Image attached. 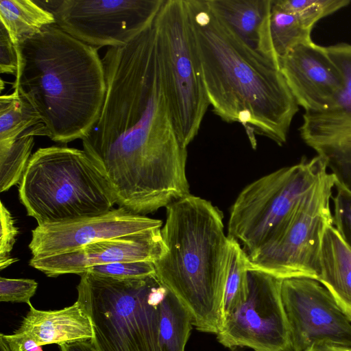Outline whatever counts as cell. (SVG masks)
Instances as JSON below:
<instances>
[{
  "label": "cell",
  "mask_w": 351,
  "mask_h": 351,
  "mask_svg": "<svg viewBox=\"0 0 351 351\" xmlns=\"http://www.w3.org/2000/svg\"><path fill=\"white\" fill-rule=\"evenodd\" d=\"M210 105L228 123H240L254 149L255 134L280 146L299 106L279 62L243 41L207 0H184Z\"/></svg>",
  "instance_id": "cell-1"
},
{
  "label": "cell",
  "mask_w": 351,
  "mask_h": 351,
  "mask_svg": "<svg viewBox=\"0 0 351 351\" xmlns=\"http://www.w3.org/2000/svg\"><path fill=\"white\" fill-rule=\"evenodd\" d=\"M12 88L35 109L43 136L57 143L82 139L97 122L106 81L98 49L46 26L16 45Z\"/></svg>",
  "instance_id": "cell-2"
},
{
  "label": "cell",
  "mask_w": 351,
  "mask_h": 351,
  "mask_svg": "<svg viewBox=\"0 0 351 351\" xmlns=\"http://www.w3.org/2000/svg\"><path fill=\"white\" fill-rule=\"evenodd\" d=\"M165 252L156 276L189 312L199 331L217 335L230 256L223 216L210 202L189 194L166 207Z\"/></svg>",
  "instance_id": "cell-3"
},
{
  "label": "cell",
  "mask_w": 351,
  "mask_h": 351,
  "mask_svg": "<svg viewBox=\"0 0 351 351\" xmlns=\"http://www.w3.org/2000/svg\"><path fill=\"white\" fill-rule=\"evenodd\" d=\"M19 197L38 225L104 214L117 204L91 157L65 146L41 147L31 156Z\"/></svg>",
  "instance_id": "cell-4"
},
{
  "label": "cell",
  "mask_w": 351,
  "mask_h": 351,
  "mask_svg": "<svg viewBox=\"0 0 351 351\" xmlns=\"http://www.w3.org/2000/svg\"><path fill=\"white\" fill-rule=\"evenodd\" d=\"M77 300L90 316L97 351H160V303L167 291L156 275L120 279L82 273Z\"/></svg>",
  "instance_id": "cell-5"
},
{
  "label": "cell",
  "mask_w": 351,
  "mask_h": 351,
  "mask_svg": "<svg viewBox=\"0 0 351 351\" xmlns=\"http://www.w3.org/2000/svg\"><path fill=\"white\" fill-rule=\"evenodd\" d=\"M155 48L171 118L185 147L210 106L184 0H164L154 21Z\"/></svg>",
  "instance_id": "cell-6"
},
{
  "label": "cell",
  "mask_w": 351,
  "mask_h": 351,
  "mask_svg": "<svg viewBox=\"0 0 351 351\" xmlns=\"http://www.w3.org/2000/svg\"><path fill=\"white\" fill-rule=\"evenodd\" d=\"M319 155L303 158L247 185L230 209L228 237L243 245L247 255L265 244L300 199L327 173Z\"/></svg>",
  "instance_id": "cell-7"
},
{
  "label": "cell",
  "mask_w": 351,
  "mask_h": 351,
  "mask_svg": "<svg viewBox=\"0 0 351 351\" xmlns=\"http://www.w3.org/2000/svg\"><path fill=\"white\" fill-rule=\"evenodd\" d=\"M336 179L325 173L298 202L271 238L248 255L250 269L279 279H319L324 232L333 225L330 206Z\"/></svg>",
  "instance_id": "cell-8"
},
{
  "label": "cell",
  "mask_w": 351,
  "mask_h": 351,
  "mask_svg": "<svg viewBox=\"0 0 351 351\" xmlns=\"http://www.w3.org/2000/svg\"><path fill=\"white\" fill-rule=\"evenodd\" d=\"M164 0L49 1L56 25L98 49L125 45L152 24Z\"/></svg>",
  "instance_id": "cell-9"
},
{
  "label": "cell",
  "mask_w": 351,
  "mask_h": 351,
  "mask_svg": "<svg viewBox=\"0 0 351 351\" xmlns=\"http://www.w3.org/2000/svg\"><path fill=\"white\" fill-rule=\"evenodd\" d=\"M246 300L223 320L218 341L234 350L293 351L290 328L281 296L282 280L249 269Z\"/></svg>",
  "instance_id": "cell-10"
},
{
  "label": "cell",
  "mask_w": 351,
  "mask_h": 351,
  "mask_svg": "<svg viewBox=\"0 0 351 351\" xmlns=\"http://www.w3.org/2000/svg\"><path fill=\"white\" fill-rule=\"evenodd\" d=\"M281 296L293 351H305L319 342L351 348V322L317 280L284 279Z\"/></svg>",
  "instance_id": "cell-11"
},
{
  "label": "cell",
  "mask_w": 351,
  "mask_h": 351,
  "mask_svg": "<svg viewBox=\"0 0 351 351\" xmlns=\"http://www.w3.org/2000/svg\"><path fill=\"white\" fill-rule=\"evenodd\" d=\"M162 221L130 212L123 207L104 214L38 225L32 231V257H44L78 250L108 239L162 228Z\"/></svg>",
  "instance_id": "cell-12"
},
{
  "label": "cell",
  "mask_w": 351,
  "mask_h": 351,
  "mask_svg": "<svg viewBox=\"0 0 351 351\" xmlns=\"http://www.w3.org/2000/svg\"><path fill=\"white\" fill-rule=\"evenodd\" d=\"M280 71L298 106L319 112L333 105L344 86L343 76L326 47L300 44L279 59Z\"/></svg>",
  "instance_id": "cell-13"
},
{
  "label": "cell",
  "mask_w": 351,
  "mask_h": 351,
  "mask_svg": "<svg viewBox=\"0 0 351 351\" xmlns=\"http://www.w3.org/2000/svg\"><path fill=\"white\" fill-rule=\"evenodd\" d=\"M158 228L88 244L78 250L44 257H32L29 264L49 277L80 275L90 267L125 261L154 263L165 252Z\"/></svg>",
  "instance_id": "cell-14"
},
{
  "label": "cell",
  "mask_w": 351,
  "mask_h": 351,
  "mask_svg": "<svg viewBox=\"0 0 351 351\" xmlns=\"http://www.w3.org/2000/svg\"><path fill=\"white\" fill-rule=\"evenodd\" d=\"M326 49L343 76L344 86L332 106L304 114L300 136L313 149L351 142V45L341 43Z\"/></svg>",
  "instance_id": "cell-15"
},
{
  "label": "cell",
  "mask_w": 351,
  "mask_h": 351,
  "mask_svg": "<svg viewBox=\"0 0 351 351\" xmlns=\"http://www.w3.org/2000/svg\"><path fill=\"white\" fill-rule=\"evenodd\" d=\"M28 305L29 310L19 328L12 334L13 337L31 339L39 347L90 341L93 338L90 317L79 302L53 311L38 310L31 303Z\"/></svg>",
  "instance_id": "cell-16"
},
{
  "label": "cell",
  "mask_w": 351,
  "mask_h": 351,
  "mask_svg": "<svg viewBox=\"0 0 351 351\" xmlns=\"http://www.w3.org/2000/svg\"><path fill=\"white\" fill-rule=\"evenodd\" d=\"M207 2L248 46L279 62L269 33L271 0H207Z\"/></svg>",
  "instance_id": "cell-17"
},
{
  "label": "cell",
  "mask_w": 351,
  "mask_h": 351,
  "mask_svg": "<svg viewBox=\"0 0 351 351\" xmlns=\"http://www.w3.org/2000/svg\"><path fill=\"white\" fill-rule=\"evenodd\" d=\"M351 322V250L333 226L324 234L318 279Z\"/></svg>",
  "instance_id": "cell-18"
},
{
  "label": "cell",
  "mask_w": 351,
  "mask_h": 351,
  "mask_svg": "<svg viewBox=\"0 0 351 351\" xmlns=\"http://www.w3.org/2000/svg\"><path fill=\"white\" fill-rule=\"evenodd\" d=\"M0 19L15 45L56 23L51 12L30 0H1Z\"/></svg>",
  "instance_id": "cell-19"
},
{
  "label": "cell",
  "mask_w": 351,
  "mask_h": 351,
  "mask_svg": "<svg viewBox=\"0 0 351 351\" xmlns=\"http://www.w3.org/2000/svg\"><path fill=\"white\" fill-rule=\"evenodd\" d=\"M41 125L33 106L16 90L0 97V149H6L32 128Z\"/></svg>",
  "instance_id": "cell-20"
},
{
  "label": "cell",
  "mask_w": 351,
  "mask_h": 351,
  "mask_svg": "<svg viewBox=\"0 0 351 351\" xmlns=\"http://www.w3.org/2000/svg\"><path fill=\"white\" fill-rule=\"evenodd\" d=\"M160 351H184L193 326L191 317L167 289L159 306Z\"/></svg>",
  "instance_id": "cell-21"
},
{
  "label": "cell",
  "mask_w": 351,
  "mask_h": 351,
  "mask_svg": "<svg viewBox=\"0 0 351 351\" xmlns=\"http://www.w3.org/2000/svg\"><path fill=\"white\" fill-rule=\"evenodd\" d=\"M312 29L298 16L282 10L271 0L269 33L278 60L295 47L312 41Z\"/></svg>",
  "instance_id": "cell-22"
},
{
  "label": "cell",
  "mask_w": 351,
  "mask_h": 351,
  "mask_svg": "<svg viewBox=\"0 0 351 351\" xmlns=\"http://www.w3.org/2000/svg\"><path fill=\"white\" fill-rule=\"evenodd\" d=\"M249 269L248 255L237 241L230 239V256L223 294L222 322L246 300Z\"/></svg>",
  "instance_id": "cell-23"
},
{
  "label": "cell",
  "mask_w": 351,
  "mask_h": 351,
  "mask_svg": "<svg viewBox=\"0 0 351 351\" xmlns=\"http://www.w3.org/2000/svg\"><path fill=\"white\" fill-rule=\"evenodd\" d=\"M34 136L25 132L10 147L0 149V191L19 184L31 157Z\"/></svg>",
  "instance_id": "cell-24"
},
{
  "label": "cell",
  "mask_w": 351,
  "mask_h": 351,
  "mask_svg": "<svg viewBox=\"0 0 351 351\" xmlns=\"http://www.w3.org/2000/svg\"><path fill=\"white\" fill-rule=\"evenodd\" d=\"M282 10L298 16L308 27L347 6L349 0H275Z\"/></svg>",
  "instance_id": "cell-25"
},
{
  "label": "cell",
  "mask_w": 351,
  "mask_h": 351,
  "mask_svg": "<svg viewBox=\"0 0 351 351\" xmlns=\"http://www.w3.org/2000/svg\"><path fill=\"white\" fill-rule=\"evenodd\" d=\"M314 149L324 160L336 182L351 191V142L322 145Z\"/></svg>",
  "instance_id": "cell-26"
},
{
  "label": "cell",
  "mask_w": 351,
  "mask_h": 351,
  "mask_svg": "<svg viewBox=\"0 0 351 351\" xmlns=\"http://www.w3.org/2000/svg\"><path fill=\"white\" fill-rule=\"evenodd\" d=\"M85 271L115 278H141L156 275L150 261H125L90 267ZM84 271V272H85Z\"/></svg>",
  "instance_id": "cell-27"
},
{
  "label": "cell",
  "mask_w": 351,
  "mask_h": 351,
  "mask_svg": "<svg viewBox=\"0 0 351 351\" xmlns=\"http://www.w3.org/2000/svg\"><path fill=\"white\" fill-rule=\"evenodd\" d=\"M333 224L347 246L351 250V191L335 182Z\"/></svg>",
  "instance_id": "cell-28"
},
{
  "label": "cell",
  "mask_w": 351,
  "mask_h": 351,
  "mask_svg": "<svg viewBox=\"0 0 351 351\" xmlns=\"http://www.w3.org/2000/svg\"><path fill=\"white\" fill-rule=\"evenodd\" d=\"M0 204V269L2 270L17 261L16 258L11 256V252L19 230L10 212L2 202Z\"/></svg>",
  "instance_id": "cell-29"
},
{
  "label": "cell",
  "mask_w": 351,
  "mask_h": 351,
  "mask_svg": "<svg viewBox=\"0 0 351 351\" xmlns=\"http://www.w3.org/2000/svg\"><path fill=\"white\" fill-rule=\"evenodd\" d=\"M38 282L28 278H0V301L30 303L37 289Z\"/></svg>",
  "instance_id": "cell-30"
},
{
  "label": "cell",
  "mask_w": 351,
  "mask_h": 351,
  "mask_svg": "<svg viewBox=\"0 0 351 351\" xmlns=\"http://www.w3.org/2000/svg\"><path fill=\"white\" fill-rule=\"evenodd\" d=\"M18 69L16 45L11 40L5 27L0 23V71L16 75Z\"/></svg>",
  "instance_id": "cell-31"
},
{
  "label": "cell",
  "mask_w": 351,
  "mask_h": 351,
  "mask_svg": "<svg viewBox=\"0 0 351 351\" xmlns=\"http://www.w3.org/2000/svg\"><path fill=\"white\" fill-rule=\"evenodd\" d=\"M59 347L60 351H97L90 341L64 343Z\"/></svg>",
  "instance_id": "cell-32"
},
{
  "label": "cell",
  "mask_w": 351,
  "mask_h": 351,
  "mask_svg": "<svg viewBox=\"0 0 351 351\" xmlns=\"http://www.w3.org/2000/svg\"><path fill=\"white\" fill-rule=\"evenodd\" d=\"M305 351H351V348L340 346L328 343L319 342L313 344Z\"/></svg>",
  "instance_id": "cell-33"
},
{
  "label": "cell",
  "mask_w": 351,
  "mask_h": 351,
  "mask_svg": "<svg viewBox=\"0 0 351 351\" xmlns=\"http://www.w3.org/2000/svg\"><path fill=\"white\" fill-rule=\"evenodd\" d=\"M0 351H12L6 341L0 336Z\"/></svg>",
  "instance_id": "cell-34"
}]
</instances>
